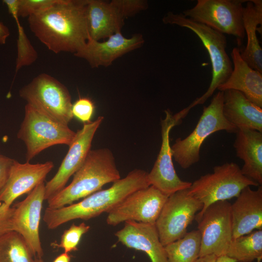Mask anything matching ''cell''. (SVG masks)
<instances>
[{"instance_id": "obj_16", "label": "cell", "mask_w": 262, "mask_h": 262, "mask_svg": "<svg viewBox=\"0 0 262 262\" xmlns=\"http://www.w3.org/2000/svg\"><path fill=\"white\" fill-rule=\"evenodd\" d=\"M165 117L161 120L162 144L153 166L148 173V179L152 185L167 196L181 190L188 189L192 182L183 181L175 169L170 145L169 134L176 126L173 115L169 110L164 111Z\"/></svg>"}, {"instance_id": "obj_1", "label": "cell", "mask_w": 262, "mask_h": 262, "mask_svg": "<svg viewBox=\"0 0 262 262\" xmlns=\"http://www.w3.org/2000/svg\"><path fill=\"white\" fill-rule=\"evenodd\" d=\"M87 0H58L37 14L28 17L34 35L49 50L74 54L89 38L86 19Z\"/></svg>"}, {"instance_id": "obj_18", "label": "cell", "mask_w": 262, "mask_h": 262, "mask_svg": "<svg viewBox=\"0 0 262 262\" xmlns=\"http://www.w3.org/2000/svg\"><path fill=\"white\" fill-rule=\"evenodd\" d=\"M53 167L52 161L33 164L29 162L21 164L15 160L7 182L0 192V205L3 203L11 207L16 199L44 182Z\"/></svg>"}, {"instance_id": "obj_25", "label": "cell", "mask_w": 262, "mask_h": 262, "mask_svg": "<svg viewBox=\"0 0 262 262\" xmlns=\"http://www.w3.org/2000/svg\"><path fill=\"white\" fill-rule=\"evenodd\" d=\"M226 256L236 262H252L262 258V229L232 239L229 244Z\"/></svg>"}, {"instance_id": "obj_10", "label": "cell", "mask_w": 262, "mask_h": 262, "mask_svg": "<svg viewBox=\"0 0 262 262\" xmlns=\"http://www.w3.org/2000/svg\"><path fill=\"white\" fill-rule=\"evenodd\" d=\"M142 0H87L86 19L89 38L96 41L121 32L127 17L146 10Z\"/></svg>"}, {"instance_id": "obj_33", "label": "cell", "mask_w": 262, "mask_h": 262, "mask_svg": "<svg viewBox=\"0 0 262 262\" xmlns=\"http://www.w3.org/2000/svg\"><path fill=\"white\" fill-rule=\"evenodd\" d=\"M14 161L13 159L0 154V192L7 182Z\"/></svg>"}, {"instance_id": "obj_23", "label": "cell", "mask_w": 262, "mask_h": 262, "mask_svg": "<svg viewBox=\"0 0 262 262\" xmlns=\"http://www.w3.org/2000/svg\"><path fill=\"white\" fill-rule=\"evenodd\" d=\"M236 156L242 160L243 175L262 184V132L249 129H238L233 143Z\"/></svg>"}, {"instance_id": "obj_12", "label": "cell", "mask_w": 262, "mask_h": 262, "mask_svg": "<svg viewBox=\"0 0 262 262\" xmlns=\"http://www.w3.org/2000/svg\"><path fill=\"white\" fill-rule=\"evenodd\" d=\"M202 207L198 200L189 194L188 189L169 196L155 223L162 245L165 246L183 237Z\"/></svg>"}, {"instance_id": "obj_32", "label": "cell", "mask_w": 262, "mask_h": 262, "mask_svg": "<svg viewBox=\"0 0 262 262\" xmlns=\"http://www.w3.org/2000/svg\"><path fill=\"white\" fill-rule=\"evenodd\" d=\"M14 207H9L2 203L0 205V234L12 230V217Z\"/></svg>"}, {"instance_id": "obj_3", "label": "cell", "mask_w": 262, "mask_h": 262, "mask_svg": "<svg viewBox=\"0 0 262 262\" xmlns=\"http://www.w3.org/2000/svg\"><path fill=\"white\" fill-rule=\"evenodd\" d=\"M73 175L68 185L47 200L48 207L54 209L72 204L121 179L114 154L108 148L91 149Z\"/></svg>"}, {"instance_id": "obj_2", "label": "cell", "mask_w": 262, "mask_h": 262, "mask_svg": "<svg viewBox=\"0 0 262 262\" xmlns=\"http://www.w3.org/2000/svg\"><path fill=\"white\" fill-rule=\"evenodd\" d=\"M148 173L135 169L109 188L99 190L79 202L58 209L47 207L43 220L50 229H56L70 221L87 220L102 213H109L133 192L150 186Z\"/></svg>"}, {"instance_id": "obj_36", "label": "cell", "mask_w": 262, "mask_h": 262, "mask_svg": "<svg viewBox=\"0 0 262 262\" xmlns=\"http://www.w3.org/2000/svg\"><path fill=\"white\" fill-rule=\"evenodd\" d=\"M217 256L213 254L199 257L196 262H215Z\"/></svg>"}, {"instance_id": "obj_15", "label": "cell", "mask_w": 262, "mask_h": 262, "mask_svg": "<svg viewBox=\"0 0 262 262\" xmlns=\"http://www.w3.org/2000/svg\"><path fill=\"white\" fill-rule=\"evenodd\" d=\"M45 185L44 182L40 183L23 200L15 205L12 217V230L22 236L34 258L44 255L39 229L45 200Z\"/></svg>"}, {"instance_id": "obj_31", "label": "cell", "mask_w": 262, "mask_h": 262, "mask_svg": "<svg viewBox=\"0 0 262 262\" xmlns=\"http://www.w3.org/2000/svg\"><path fill=\"white\" fill-rule=\"evenodd\" d=\"M94 110V104L88 98H80L72 104V113L73 116L76 117L84 124L91 121V119Z\"/></svg>"}, {"instance_id": "obj_4", "label": "cell", "mask_w": 262, "mask_h": 262, "mask_svg": "<svg viewBox=\"0 0 262 262\" xmlns=\"http://www.w3.org/2000/svg\"><path fill=\"white\" fill-rule=\"evenodd\" d=\"M162 20L164 24L176 25L193 31L207 50L212 65V78L206 92L188 106L176 114L178 119L182 121L192 108L203 104L217 88L226 82L232 71L233 65L226 51L227 41L224 34L185 17L182 13L169 12Z\"/></svg>"}, {"instance_id": "obj_34", "label": "cell", "mask_w": 262, "mask_h": 262, "mask_svg": "<svg viewBox=\"0 0 262 262\" xmlns=\"http://www.w3.org/2000/svg\"><path fill=\"white\" fill-rule=\"evenodd\" d=\"M10 34L9 28L0 21V44H5Z\"/></svg>"}, {"instance_id": "obj_7", "label": "cell", "mask_w": 262, "mask_h": 262, "mask_svg": "<svg viewBox=\"0 0 262 262\" xmlns=\"http://www.w3.org/2000/svg\"><path fill=\"white\" fill-rule=\"evenodd\" d=\"M259 185L243 175L237 164L231 162L215 166L212 173L195 180L188 190L202 204V209L198 212L201 213L214 202L237 197L247 186Z\"/></svg>"}, {"instance_id": "obj_24", "label": "cell", "mask_w": 262, "mask_h": 262, "mask_svg": "<svg viewBox=\"0 0 262 262\" xmlns=\"http://www.w3.org/2000/svg\"><path fill=\"white\" fill-rule=\"evenodd\" d=\"M243 20L246 45L244 50L240 49L243 59L252 68L262 73V49L257 38V32L262 33V0H249L243 8Z\"/></svg>"}, {"instance_id": "obj_38", "label": "cell", "mask_w": 262, "mask_h": 262, "mask_svg": "<svg viewBox=\"0 0 262 262\" xmlns=\"http://www.w3.org/2000/svg\"><path fill=\"white\" fill-rule=\"evenodd\" d=\"M33 262H44L42 258L34 257Z\"/></svg>"}, {"instance_id": "obj_11", "label": "cell", "mask_w": 262, "mask_h": 262, "mask_svg": "<svg viewBox=\"0 0 262 262\" xmlns=\"http://www.w3.org/2000/svg\"><path fill=\"white\" fill-rule=\"evenodd\" d=\"M230 206L227 200L219 201L196 214L195 219L201 236L199 257L225 255L233 239Z\"/></svg>"}, {"instance_id": "obj_30", "label": "cell", "mask_w": 262, "mask_h": 262, "mask_svg": "<svg viewBox=\"0 0 262 262\" xmlns=\"http://www.w3.org/2000/svg\"><path fill=\"white\" fill-rule=\"evenodd\" d=\"M58 0H18V17H29L40 13L55 3Z\"/></svg>"}, {"instance_id": "obj_5", "label": "cell", "mask_w": 262, "mask_h": 262, "mask_svg": "<svg viewBox=\"0 0 262 262\" xmlns=\"http://www.w3.org/2000/svg\"><path fill=\"white\" fill-rule=\"evenodd\" d=\"M223 92L218 91L211 103L203 108L202 114L195 129L184 139L177 138L171 146L172 157L183 169L199 162L200 147L212 133L225 131L236 133L238 129L230 123L223 113Z\"/></svg>"}, {"instance_id": "obj_20", "label": "cell", "mask_w": 262, "mask_h": 262, "mask_svg": "<svg viewBox=\"0 0 262 262\" xmlns=\"http://www.w3.org/2000/svg\"><path fill=\"white\" fill-rule=\"evenodd\" d=\"M115 234L126 247L145 252L151 262H168L155 224L127 221Z\"/></svg>"}, {"instance_id": "obj_37", "label": "cell", "mask_w": 262, "mask_h": 262, "mask_svg": "<svg viewBox=\"0 0 262 262\" xmlns=\"http://www.w3.org/2000/svg\"><path fill=\"white\" fill-rule=\"evenodd\" d=\"M215 262H236V261L226 256L217 257Z\"/></svg>"}, {"instance_id": "obj_22", "label": "cell", "mask_w": 262, "mask_h": 262, "mask_svg": "<svg viewBox=\"0 0 262 262\" xmlns=\"http://www.w3.org/2000/svg\"><path fill=\"white\" fill-rule=\"evenodd\" d=\"M223 113L225 118L237 129H249L262 132V108L240 91H223Z\"/></svg>"}, {"instance_id": "obj_19", "label": "cell", "mask_w": 262, "mask_h": 262, "mask_svg": "<svg viewBox=\"0 0 262 262\" xmlns=\"http://www.w3.org/2000/svg\"><path fill=\"white\" fill-rule=\"evenodd\" d=\"M232 237L235 239L255 229H262V187L247 186L231 204Z\"/></svg>"}, {"instance_id": "obj_13", "label": "cell", "mask_w": 262, "mask_h": 262, "mask_svg": "<svg viewBox=\"0 0 262 262\" xmlns=\"http://www.w3.org/2000/svg\"><path fill=\"white\" fill-rule=\"evenodd\" d=\"M168 197L152 185L137 190L108 213L106 222L114 226L127 221L155 224Z\"/></svg>"}, {"instance_id": "obj_26", "label": "cell", "mask_w": 262, "mask_h": 262, "mask_svg": "<svg viewBox=\"0 0 262 262\" xmlns=\"http://www.w3.org/2000/svg\"><path fill=\"white\" fill-rule=\"evenodd\" d=\"M200 246L198 229L187 232L183 237L164 246L168 262H196Z\"/></svg>"}, {"instance_id": "obj_17", "label": "cell", "mask_w": 262, "mask_h": 262, "mask_svg": "<svg viewBox=\"0 0 262 262\" xmlns=\"http://www.w3.org/2000/svg\"><path fill=\"white\" fill-rule=\"evenodd\" d=\"M144 43L141 34L126 38L119 32L102 42L88 38L84 46L74 55L86 60L92 68L107 67L119 57L139 48Z\"/></svg>"}, {"instance_id": "obj_21", "label": "cell", "mask_w": 262, "mask_h": 262, "mask_svg": "<svg viewBox=\"0 0 262 262\" xmlns=\"http://www.w3.org/2000/svg\"><path fill=\"white\" fill-rule=\"evenodd\" d=\"M232 71L229 78L217 90H234L242 92L249 100L262 108V73L252 68L243 59L240 49L234 47L231 52Z\"/></svg>"}, {"instance_id": "obj_28", "label": "cell", "mask_w": 262, "mask_h": 262, "mask_svg": "<svg viewBox=\"0 0 262 262\" xmlns=\"http://www.w3.org/2000/svg\"><path fill=\"white\" fill-rule=\"evenodd\" d=\"M18 0H3L7 7L9 13L16 21L17 28V58L16 64L15 77L18 70L24 66H28L33 63L37 59L38 54L28 39L21 25L17 15Z\"/></svg>"}, {"instance_id": "obj_27", "label": "cell", "mask_w": 262, "mask_h": 262, "mask_svg": "<svg viewBox=\"0 0 262 262\" xmlns=\"http://www.w3.org/2000/svg\"><path fill=\"white\" fill-rule=\"evenodd\" d=\"M34 257L24 238L9 230L0 234V262H33Z\"/></svg>"}, {"instance_id": "obj_8", "label": "cell", "mask_w": 262, "mask_h": 262, "mask_svg": "<svg viewBox=\"0 0 262 262\" xmlns=\"http://www.w3.org/2000/svg\"><path fill=\"white\" fill-rule=\"evenodd\" d=\"M19 94L27 104L63 124L68 125L73 117L68 89L48 74L36 76L20 89Z\"/></svg>"}, {"instance_id": "obj_29", "label": "cell", "mask_w": 262, "mask_h": 262, "mask_svg": "<svg viewBox=\"0 0 262 262\" xmlns=\"http://www.w3.org/2000/svg\"><path fill=\"white\" fill-rule=\"evenodd\" d=\"M90 229V227L84 222L78 225L73 223L68 229L64 231L60 243L53 242L50 245L53 248H62L65 252L67 253L77 251L82 236Z\"/></svg>"}, {"instance_id": "obj_9", "label": "cell", "mask_w": 262, "mask_h": 262, "mask_svg": "<svg viewBox=\"0 0 262 262\" xmlns=\"http://www.w3.org/2000/svg\"><path fill=\"white\" fill-rule=\"evenodd\" d=\"M246 0H197L182 14L223 34L232 35L242 44L246 36L243 20V3Z\"/></svg>"}, {"instance_id": "obj_6", "label": "cell", "mask_w": 262, "mask_h": 262, "mask_svg": "<svg viewBox=\"0 0 262 262\" xmlns=\"http://www.w3.org/2000/svg\"><path fill=\"white\" fill-rule=\"evenodd\" d=\"M76 132L63 124L41 113L28 104L17 133L18 139L26 146V159L29 162L44 150L56 145L69 147Z\"/></svg>"}, {"instance_id": "obj_35", "label": "cell", "mask_w": 262, "mask_h": 262, "mask_svg": "<svg viewBox=\"0 0 262 262\" xmlns=\"http://www.w3.org/2000/svg\"><path fill=\"white\" fill-rule=\"evenodd\" d=\"M71 256L69 253L64 252L58 256L53 262H70Z\"/></svg>"}, {"instance_id": "obj_14", "label": "cell", "mask_w": 262, "mask_h": 262, "mask_svg": "<svg viewBox=\"0 0 262 262\" xmlns=\"http://www.w3.org/2000/svg\"><path fill=\"white\" fill-rule=\"evenodd\" d=\"M104 117L98 116L95 120L84 123L79 130L75 139L54 177L45 185V200L52 197L64 188L70 178L80 168L91 149L95 133Z\"/></svg>"}]
</instances>
